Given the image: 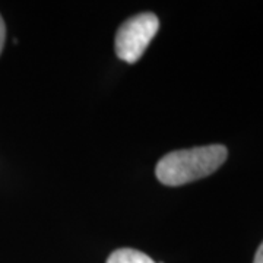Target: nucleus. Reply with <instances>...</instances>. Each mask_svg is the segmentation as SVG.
<instances>
[{
  "label": "nucleus",
  "mask_w": 263,
  "mask_h": 263,
  "mask_svg": "<svg viewBox=\"0 0 263 263\" xmlns=\"http://www.w3.org/2000/svg\"><path fill=\"white\" fill-rule=\"evenodd\" d=\"M5 40H6V25L3 22V18L0 16V53H2L3 46H5Z\"/></svg>",
  "instance_id": "4"
},
{
  "label": "nucleus",
  "mask_w": 263,
  "mask_h": 263,
  "mask_svg": "<svg viewBox=\"0 0 263 263\" xmlns=\"http://www.w3.org/2000/svg\"><path fill=\"white\" fill-rule=\"evenodd\" d=\"M160 21L154 13H139L129 18L117 31L116 54L126 63H136L152 38L157 35Z\"/></svg>",
  "instance_id": "2"
},
{
  "label": "nucleus",
  "mask_w": 263,
  "mask_h": 263,
  "mask_svg": "<svg viewBox=\"0 0 263 263\" xmlns=\"http://www.w3.org/2000/svg\"><path fill=\"white\" fill-rule=\"evenodd\" d=\"M228 157L224 145H208L180 149L162 157L155 174L165 186H183L214 174Z\"/></svg>",
  "instance_id": "1"
},
{
  "label": "nucleus",
  "mask_w": 263,
  "mask_h": 263,
  "mask_svg": "<svg viewBox=\"0 0 263 263\" xmlns=\"http://www.w3.org/2000/svg\"><path fill=\"white\" fill-rule=\"evenodd\" d=\"M107 263H155L148 254L135 249H119L110 254Z\"/></svg>",
  "instance_id": "3"
},
{
  "label": "nucleus",
  "mask_w": 263,
  "mask_h": 263,
  "mask_svg": "<svg viewBox=\"0 0 263 263\" xmlns=\"http://www.w3.org/2000/svg\"><path fill=\"white\" fill-rule=\"evenodd\" d=\"M253 263H263V243L259 246V249H257V252H256Z\"/></svg>",
  "instance_id": "5"
}]
</instances>
